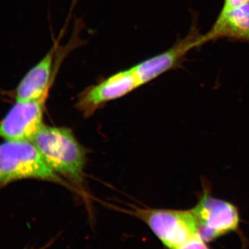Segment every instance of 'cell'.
I'll return each instance as SVG.
<instances>
[{"mask_svg":"<svg viewBox=\"0 0 249 249\" xmlns=\"http://www.w3.org/2000/svg\"><path fill=\"white\" fill-rule=\"evenodd\" d=\"M32 142L57 175L78 184L83 182L85 152L70 129L43 124Z\"/></svg>","mask_w":249,"mask_h":249,"instance_id":"6da1fadb","label":"cell"},{"mask_svg":"<svg viewBox=\"0 0 249 249\" xmlns=\"http://www.w3.org/2000/svg\"><path fill=\"white\" fill-rule=\"evenodd\" d=\"M128 213L145 223L166 249H180L201 235L191 210L136 207Z\"/></svg>","mask_w":249,"mask_h":249,"instance_id":"7a4b0ae2","label":"cell"},{"mask_svg":"<svg viewBox=\"0 0 249 249\" xmlns=\"http://www.w3.org/2000/svg\"><path fill=\"white\" fill-rule=\"evenodd\" d=\"M37 178L63 183L46 163L31 141H6L0 143V183Z\"/></svg>","mask_w":249,"mask_h":249,"instance_id":"3957f363","label":"cell"},{"mask_svg":"<svg viewBox=\"0 0 249 249\" xmlns=\"http://www.w3.org/2000/svg\"><path fill=\"white\" fill-rule=\"evenodd\" d=\"M191 211L206 242L240 230V216L237 206L213 196L207 183H203L197 203Z\"/></svg>","mask_w":249,"mask_h":249,"instance_id":"277c9868","label":"cell"},{"mask_svg":"<svg viewBox=\"0 0 249 249\" xmlns=\"http://www.w3.org/2000/svg\"><path fill=\"white\" fill-rule=\"evenodd\" d=\"M60 38L40 61L23 77L16 89V101H36L48 97L49 91L62 61L73 49L78 47L80 38H73L65 46H60Z\"/></svg>","mask_w":249,"mask_h":249,"instance_id":"5b68a950","label":"cell"},{"mask_svg":"<svg viewBox=\"0 0 249 249\" xmlns=\"http://www.w3.org/2000/svg\"><path fill=\"white\" fill-rule=\"evenodd\" d=\"M202 45L203 35L199 34L196 27L192 28L184 38L177 41L168 50L132 67L139 85L147 84L165 72L181 66L186 54L191 49Z\"/></svg>","mask_w":249,"mask_h":249,"instance_id":"8992f818","label":"cell"},{"mask_svg":"<svg viewBox=\"0 0 249 249\" xmlns=\"http://www.w3.org/2000/svg\"><path fill=\"white\" fill-rule=\"evenodd\" d=\"M47 97L17 101L0 122V138L6 141H31L41 128Z\"/></svg>","mask_w":249,"mask_h":249,"instance_id":"52a82bcc","label":"cell"},{"mask_svg":"<svg viewBox=\"0 0 249 249\" xmlns=\"http://www.w3.org/2000/svg\"><path fill=\"white\" fill-rule=\"evenodd\" d=\"M139 87L132 67L87 88L78 96L77 106L85 115L90 116L106 103L123 97Z\"/></svg>","mask_w":249,"mask_h":249,"instance_id":"ba28073f","label":"cell"},{"mask_svg":"<svg viewBox=\"0 0 249 249\" xmlns=\"http://www.w3.org/2000/svg\"><path fill=\"white\" fill-rule=\"evenodd\" d=\"M221 37L249 42V3L229 12L220 13L211 30L203 35V42Z\"/></svg>","mask_w":249,"mask_h":249,"instance_id":"9c48e42d","label":"cell"},{"mask_svg":"<svg viewBox=\"0 0 249 249\" xmlns=\"http://www.w3.org/2000/svg\"><path fill=\"white\" fill-rule=\"evenodd\" d=\"M201 235L196 236L180 249H211Z\"/></svg>","mask_w":249,"mask_h":249,"instance_id":"30bf717a","label":"cell"},{"mask_svg":"<svg viewBox=\"0 0 249 249\" xmlns=\"http://www.w3.org/2000/svg\"><path fill=\"white\" fill-rule=\"evenodd\" d=\"M248 3H249V0H224L220 13L224 14V13L229 12L232 9L240 7Z\"/></svg>","mask_w":249,"mask_h":249,"instance_id":"8fae6325","label":"cell"},{"mask_svg":"<svg viewBox=\"0 0 249 249\" xmlns=\"http://www.w3.org/2000/svg\"><path fill=\"white\" fill-rule=\"evenodd\" d=\"M51 245V243H49L48 245H46L45 246V247H42V248H41V249H46L47 248H48V247H49V246Z\"/></svg>","mask_w":249,"mask_h":249,"instance_id":"7c38bea8","label":"cell"}]
</instances>
